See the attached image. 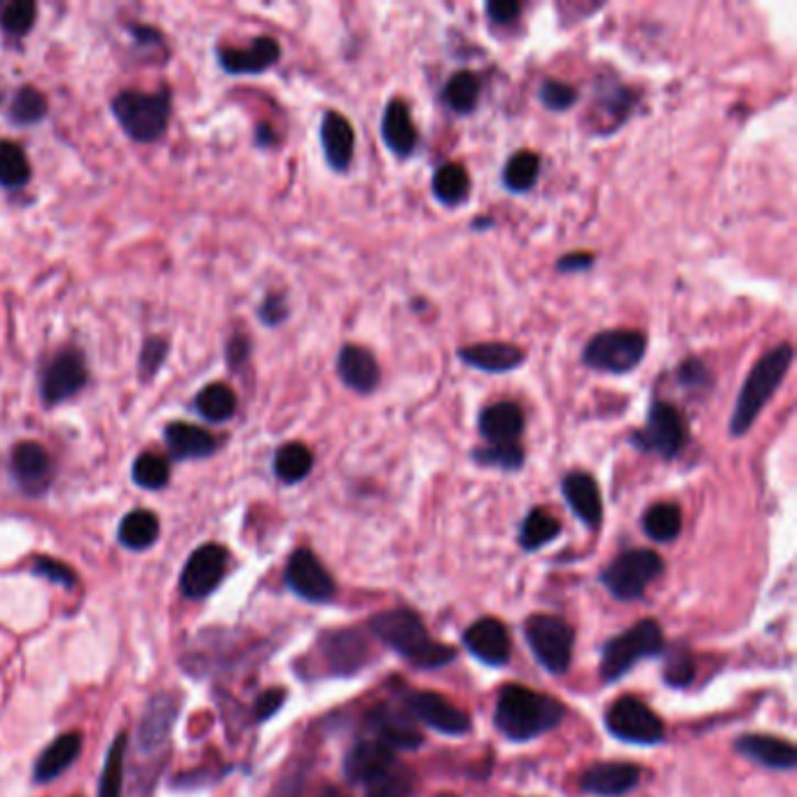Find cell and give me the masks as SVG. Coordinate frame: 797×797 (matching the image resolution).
Listing matches in <instances>:
<instances>
[{
    "instance_id": "obj_44",
    "label": "cell",
    "mask_w": 797,
    "mask_h": 797,
    "mask_svg": "<svg viewBox=\"0 0 797 797\" xmlns=\"http://www.w3.org/2000/svg\"><path fill=\"white\" fill-rule=\"evenodd\" d=\"M132 477L143 489H162L169 485V477H171L169 461L155 452H145L134 461Z\"/></svg>"
},
{
    "instance_id": "obj_7",
    "label": "cell",
    "mask_w": 797,
    "mask_h": 797,
    "mask_svg": "<svg viewBox=\"0 0 797 797\" xmlns=\"http://www.w3.org/2000/svg\"><path fill=\"white\" fill-rule=\"evenodd\" d=\"M664 571V562L653 550H627L620 557L610 562L604 573L601 583L606 589L620 601H634L643 597L653 580H657Z\"/></svg>"
},
{
    "instance_id": "obj_58",
    "label": "cell",
    "mask_w": 797,
    "mask_h": 797,
    "mask_svg": "<svg viewBox=\"0 0 797 797\" xmlns=\"http://www.w3.org/2000/svg\"><path fill=\"white\" fill-rule=\"evenodd\" d=\"M321 797H348V795H344L340 788H332V786H330V788H325V790L321 793Z\"/></svg>"
},
{
    "instance_id": "obj_20",
    "label": "cell",
    "mask_w": 797,
    "mask_h": 797,
    "mask_svg": "<svg viewBox=\"0 0 797 797\" xmlns=\"http://www.w3.org/2000/svg\"><path fill=\"white\" fill-rule=\"evenodd\" d=\"M524 412L517 402H494L479 412L477 431L489 444H512L524 433Z\"/></svg>"
},
{
    "instance_id": "obj_47",
    "label": "cell",
    "mask_w": 797,
    "mask_h": 797,
    "mask_svg": "<svg viewBox=\"0 0 797 797\" xmlns=\"http://www.w3.org/2000/svg\"><path fill=\"white\" fill-rule=\"evenodd\" d=\"M35 14H38V8L31 0H12L3 8V14H0V24L12 35H24L33 29L35 24Z\"/></svg>"
},
{
    "instance_id": "obj_59",
    "label": "cell",
    "mask_w": 797,
    "mask_h": 797,
    "mask_svg": "<svg viewBox=\"0 0 797 797\" xmlns=\"http://www.w3.org/2000/svg\"><path fill=\"white\" fill-rule=\"evenodd\" d=\"M442 797H452V795H442Z\"/></svg>"
},
{
    "instance_id": "obj_40",
    "label": "cell",
    "mask_w": 797,
    "mask_h": 797,
    "mask_svg": "<svg viewBox=\"0 0 797 797\" xmlns=\"http://www.w3.org/2000/svg\"><path fill=\"white\" fill-rule=\"evenodd\" d=\"M683 529V512L676 503H655L643 514V531L657 543H672Z\"/></svg>"
},
{
    "instance_id": "obj_28",
    "label": "cell",
    "mask_w": 797,
    "mask_h": 797,
    "mask_svg": "<svg viewBox=\"0 0 797 797\" xmlns=\"http://www.w3.org/2000/svg\"><path fill=\"white\" fill-rule=\"evenodd\" d=\"M381 139L388 145V151L398 157H410L419 143L417 124L412 120L410 106L400 99L388 101L381 115Z\"/></svg>"
},
{
    "instance_id": "obj_6",
    "label": "cell",
    "mask_w": 797,
    "mask_h": 797,
    "mask_svg": "<svg viewBox=\"0 0 797 797\" xmlns=\"http://www.w3.org/2000/svg\"><path fill=\"white\" fill-rule=\"evenodd\" d=\"M664 634L655 620H641L620 637L610 639L604 645L601 676L604 680H618L643 657H657L664 653Z\"/></svg>"
},
{
    "instance_id": "obj_51",
    "label": "cell",
    "mask_w": 797,
    "mask_h": 797,
    "mask_svg": "<svg viewBox=\"0 0 797 797\" xmlns=\"http://www.w3.org/2000/svg\"><path fill=\"white\" fill-rule=\"evenodd\" d=\"M33 573H35V576H43V578L57 583V585H64V587H73L78 580L76 573H73L66 564H62L57 560H49V557L35 560Z\"/></svg>"
},
{
    "instance_id": "obj_24",
    "label": "cell",
    "mask_w": 797,
    "mask_h": 797,
    "mask_svg": "<svg viewBox=\"0 0 797 797\" xmlns=\"http://www.w3.org/2000/svg\"><path fill=\"white\" fill-rule=\"evenodd\" d=\"M12 475L29 494H41L52 479V458L38 442H22L12 452Z\"/></svg>"
},
{
    "instance_id": "obj_15",
    "label": "cell",
    "mask_w": 797,
    "mask_h": 797,
    "mask_svg": "<svg viewBox=\"0 0 797 797\" xmlns=\"http://www.w3.org/2000/svg\"><path fill=\"white\" fill-rule=\"evenodd\" d=\"M367 730L373 739L381 741L391 751H414L423 744V737L410 713L379 704L367 713Z\"/></svg>"
},
{
    "instance_id": "obj_50",
    "label": "cell",
    "mask_w": 797,
    "mask_h": 797,
    "mask_svg": "<svg viewBox=\"0 0 797 797\" xmlns=\"http://www.w3.org/2000/svg\"><path fill=\"white\" fill-rule=\"evenodd\" d=\"M166 354H169V342L162 340V337H151L145 342L143 346V354H141V363H139V369H141V377L143 379H151L157 375V369L162 367V363L166 361Z\"/></svg>"
},
{
    "instance_id": "obj_12",
    "label": "cell",
    "mask_w": 797,
    "mask_h": 797,
    "mask_svg": "<svg viewBox=\"0 0 797 797\" xmlns=\"http://www.w3.org/2000/svg\"><path fill=\"white\" fill-rule=\"evenodd\" d=\"M87 363L82 351L64 348L54 356L41 377V396L47 405H59L73 396H78L87 384Z\"/></svg>"
},
{
    "instance_id": "obj_32",
    "label": "cell",
    "mask_w": 797,
    "mask_h": 797,
    "mask_svg": "<svg viewBox=\"0 0 797 797\" xmlns=\"http://www.w3.org/2000/svg\"><path fill=\"white\" fill-rule=\"evenodd\" d=\"M176 711H178V701L171 695H157L155 699H151V707L145 711L139 732V741L143 749H155L164 744L166 737L171 732Z\"/></svg>"
},
{
    "instance_id": "obj_5",
    "label": "cell",
    "mask_w": 797,
    "mask_h": 797,
    "mask_svg": "<svg viewBox=\"0 0 797 797\" xmlns=\"http://www.w3.org/2000/svg\"><path fill=\"white\" fill-rule=\"evenodd\" d=\"M647 340L639 330H604L583 348V363L597 373L627 375L645 358Z\"/></svg>"
},
{
    "instance_id": "obj_42",
    "label": "cell",
    "mask_w": 797,
    "mask_h": 797,
    "mask_svg": "<svg viewBox=\"0 0 797 797\" xmlns=\"http://www.w3.org/2000/svg\"><path fill=\"white\" fill-rule=\"evenodd\" d=\"M31 178V164L22 145L0 141V185L8 190L24 188Z\"/></svg>"
},
{
    "instance_id": "obj_19",
    "label": "cell",
    "mask_w": 797,
    "mask_h": 797,
    "mask_svg": "<svg viewBox=\"0 0 797 797\" xmlns=\"http://www.w3.org/2000/svg\"><path fill=\"white\" fill-rule=\"evenodd\" d=\"M337 375L346 388L361 396L375 394V388L381 381V369L373 351H367L358 344L342 346L337 356Z\"/></svg>"
},
{
    "instance_id": "obj_33",
    "label": "cell",
    "mask_w": 797,
    "mask_h": 797,
    "mask_svg": "<svg viewBox=\"0 0 797 797\" xmlns=\"http://www.w3.org/2000/svg\"><path fill=\"white\" fill-rule=\"evenodd\" d=\"M433 195L444 207H458V203L471 197V176L466 166L461 164H442L433 174Z\"/></svg>"
},
{
    "instance_id": "obj_14",
    "label": "cell",
    "mask_w": 797,
    "mask_h": 797,
    "mask_svg": "<svg viewBox=\"0 0 797 797\" xmlns=\"http://www.w3.org/2000/svg\"><path fill=\"white\" fill-rule=\"evenodd\" d=\"M405 707H407V713L417 718L419 722H423V726L433 728L435 732L458 737L471 730L468 713L454 707V704L442 695L421 693V690L410 693L405 697Z\"/></svg>"
},
{
    "instance_id": "obj_34",
    "label": "cell",
    "mask_w": 797,
    "mask_h": 797,
    "mask_svg": "<svg viewBox=\"0 0 797 797\" xmlns=\"http://www.w3.org/2000/svg\"><path fill=\"white\" fill-rule=\"evenodd\" d=\"M118 535L129 550H147L159 535V519L151 510H134L122 519Z\"/></svg>"
},
{
    "instance_id": "obj_29",
    "label": "cell",
    "mask_w": 797,
    "mask_h": 797,
    "mask_svg": "<svg viewBox=\"0 0 797 797\" xmlns=\"http://www.w3.org/2000/svg\"><path fill=\"white\" fill-rule=\"evenodd\" d=\"M394 763H396V753L391 749L384 746L377 739H365L348 751L344 772L348 782L365 786Z\"/></svg>"
},
{
    "instance_id": "obj_9",
    "label": "cell",
    "mask_w": 797,
    "mask_h": 797,
    "mask_svg": "<svg viewBox=\"0 0 797 797\" xmlns=\"http://www.w3.org/2000/svg\"><path fill=\"white\" fill-rule=\"evenodd\" d=\"M527 641L533 657L539 660L550 674H564L573 660V629L554 616H531L527 620Z\"/></svg>"
},
{
    "instance_id": "obj_31",
    "label": "cell",
    "mask_w": 797,
    "mask_h": 797,
    "mask_svg": "<svg viewBox=\"0 0 797 797\" xmlns=\"http://www.w3.org/2000/svg\"><path fill=\"white\" fill-rule=\"evenodd\" d=\"M82 751V734L80 732H68L59 739H54L52 744L43 751V755L35 763V782H52L59 774H64L73 763H76Z\"/></svg>"
},
{
    "instance_id": "obj_41",
    "label": "cell",
    "mask_w": 797,
    "mask_h": 797,
    "mask_svg": "<svg viewBox=\"0 0 797 797\" xmlns=\"http://www.w3.org/2000/svg\"><path fill=\"white\" fill-rule=\"evenodd\" d=\"M539 176H541V157L531 151H519L506 164L503 185L506 190L522 195L539 182Z\"/></svg>"
},
{
    "instance_id": "obj_49",
    "label": "cell",
    "mask_w": 797,
    "mask_h": 797,
    "mask_svg": "<svg viewBox=\"0 0 797 797\" xmlns=\"http://www.w3.org/2000/svg\"><path fill=\"white\" fill-rule=\"evenodd\" d=\"M695 678V662L690 657V653L685 647H674L666 657V669H664V680L674 685V688H685L690 685Z\"/></svg>"
},
{
    "instance_id": "obj_13",
    "label": "cell",
    "mask_w": 797,
    "mask_h": 797,
    "mask_svg": "<svg viewBox=\"0 0 797 797\" xmlns=\"http://www.w3.org/2000/svg\"><path fill=\"white\" fill-rule=\"evenodd\" d=\"M228 560H230L228 550L218 543L197 547L188 564H185L180 576V589L185 591V597L190 599L209 597L222 583V578H225Z\"/></svg>"
},
{
    "instance_id": "obj_17",
    "label": "cell",
    "mask_w": 797,
    "mask_h": 797,
    "mask_svg": "<svg viewBox=\"0 0 797 797\" xmlns=\"http://www.w3.org/2000/svg\"><path fill=\"white\" fill-rule=\"evenodd\" d=\"M281 59V45L276 43L269 35H259L246 49L236 47H220L218 49V62L232 76H257V73H265L272 66L279 64Z\"/></svg>"
},
{
    "instance_id": "obj_52",
    "label": "cell",
    "mask_w": 797,
    "mask_h": 797,
    "mask_svg": "<svg viewBox=\"0 0 797 797\" xmlns=\"http://www.w3.org/2000/svg\"><path fill=\"white\" fill-rule=\"evenodd\" d=\"M711 381V375L707 365H704L701 361L697 358H690L680 363L678 367V384L685 386V388H695V391H699V388H704Z\"/></svg>"
},
{
    "instance_id": "obj_3",
    "label": "cell",
    "mask_w": 797,
    "mask_h": 797,
    "mask_svg": "<svg viewBox=\"0 0 797 797\" xmlns=\"http://www.w3.org/2000/svg\"><path fill=\"white\" fill-rule=\"evenodd\" d=\"M793 358H795L793 346L784 342L767 351V354L753 365L734 402V412L730 419L732 438H741L751 431L755 419L763 414L767 402L774 398L776 388L786 379Z\"/></svg>"
},
{
    "instance_id": "obj_43",
    "label": "cell",
    "mask_w": 797,
    "mask_h": 797,
    "mask_svg": "<svg viewBox=\"0 0 797 797\" xmlns=\"http://www.w3.org/2000/svg\"><path fill=\"white\" fill-rule=\"evenodd\" d=\"M471 458L477 463V466L514 473L524 466L527 456H524L522 444L512 442V444H487V447H477V450H473Z\"/></svg>"
},
{
    "instance_id": "obj_30",
    "label": "cell",
    "mask_w": 797,
    "mask_h": 797,
    "mask_svg": "<svg viewBox=\"0 0 797 797\" xmlns=\"http://www.w3.org/2000/svg\"><path fill=\"white\" fill-rule=\"evenodd\" d=\"M164 440H166V447H169L171 456L178 458V461L207 458V456L218 452V438L215 435L199 429V425L185 423V421H174V423L166 425Z\"/></svg>"
},
{
    "instance_id": "obj_54",
    "label": "cell",
    "mask_w": 797,
    "mask_h": 797,
    "mask_svg": "<svg viewBox=\"0 0 797 797\" xmlns=\"http://www.w3.org/2000/svg\"><path fill=\"white\" fill-rule=\"evenodd\" d=\"M288 319V302L284 295H269V298L259 307V321L265 325H279Z\"/></svg>"
},
{
    "instance_id": "obj_26",
    "label": "cell",
    "mask_w": 797,
    "mask_h": 797,
    "mask_svg": "<svg viewBox=\"0 0 797 797\" xmlns=\"http://www.w3.org/2000/svg\"><path fill=\"white\" fill-rule=\"evenodd\" d=\"M737 751L770 770H795L797 749L786 739L770 734H744L737 739Z\"/></svg>"
},
{
    "instance_id": "obj_37",
    "label": "cell",
    "mask_w": 797,
    "mask_h": 797,
    "mask_svg": "<svg viewBox=\"0 0 797 797\" xmlns=\"http://www.w3.org/2000/svg\"><path fill=\"white\" fill-rule=\"evenodd\" d=\"M479 78L473 70H458L442 89V101L458 115H468L479 101Z\"/></svg>"
},
{
    "instance_id": "obj_21",
    "label": "cell",
    "mask_w": 797,
    "mask_h": 797,
    "mask_svg": "<svg viewBox=\"0 0 797 797\" xmlns=\"http://www.w3.org/2000/svg\"><path fill=\"white\" fill-rule=\"evenodd\" d=\"M562 494L568 508L578 514L583 524H587L589 529H597L601 524L604 500L595 477L583 471H573L562 481Z\"/></svg>"
},
{
    "instance_id": "obj_10",
    "label": "cell",
    "mask_w": 797,
    "mask_h": 797,
    "mask_svg": "<svg viewBox=\"0 0 797 797\" xmlns=\"http://www.w3.org/2000/svg\"><path fill=\"white\" fill-rule=\"evenodd\" d=\"M606 728L627 744L653 746L664 739V722L637 697H620L606 713Z\"/></svg>"
},
{
    "instance_id": "obj_48",
    "label": "cell",
    "mask_w": 797,
    "mask_h": 797,
    "mask_svg": "<svg viewBox=\"0 0 797 797\" xmlns=\"http://www.w3.org/2000/svg\"><path fill=\"white\" fill-rule=\"evenodd\" d=\"M539 99L552 113H564L578 101V89L562 80H545L539 89Z\"/></svg>"
},
{
    "instance_id": "obj_45",
    "label": "cell",
    "mask_w": 797,
    "mask_h": 797,
    "mask_svg": "<svg viewBox=\"0 0 797 797\" xmlns=\"http://www.w3.org/2000/svg\"><path fill=\"white\" fill-rule=\"evenodd\" d=\"M124 753H126V734H120L113 746L108 751L106 767L101 776L99 797H122L124 786Z\"/></svg>"
},
{
    "instance_id": "obj_11",
    "label": "cell",
    "mask_w": 797,
    "mask_h": 797,
    "mask_svg": "<svg viewBox=\"0 0 797 797\" xmlns=\"http://www.w3.org/2000/svg\"><path fill=\"white\" fill-rule=\"evenodd\" d=\"M286 583L300 599L309 604H328L335 599L337 585L332 580L330 571L311 550H295L286 566Z\"/></svg>"
},
{
    "instance_id": "obj_2",
    "label": "cell",
    "mask_w": 797,
    "mask_h": 797,
    "mask_svg": "<svg viewBox=\"0 0 797 797\" xmlns=\"http://www.w3.org/2000/svg\"><path fill=\"white\" fill-rule=\"evenodd\" d=\"M566 709L560 699L533 693L524 685H506L496 701V728L512 741H531L562 722Z\"/></svg>"
},
{
    "instance_id": "obj_56",
    "label": "cell",
    "mask_w": 797,
    "mask_h": 797,
    "mask_svg": "<svg viewBox=\"0 0 797 797\" xmlns=\"http://www.w3.org/2000/svg\"><path fill=\"white\" fill-rule=\"evenodd\" d=\"M591 265H595V255H589V253H571V255H564L560 259L557 269L564 272V274H573V272H585Z\"/></svg>"
},
{
    "instance_id": "obj_16",
    "label": "cell",
    "mask_w": 797,
    "mask_h": 797,
    "mask_svg": "<svg viewBox=\"0 0 797 797\" xmlns=\"http://www.w3.org/2000/svg\"><path fill=\"white\" fill-rule=\"evenodd\" d=\"M463 643H466L473 657L481 660L489 666L508 664L512 653V643L506 624L494 618H481L473 622L466 629V634H463Z\"/></svg>"
},
{
    "instance_id": "obj_4",
    "label": "cell",
    "mask_w": 797,
    "mask_h": 797,
    "mask_svg": "<svg viewBox=\"0 0 797 797\" xmlns=\"http://www.w3.org/2000/svg\"><path fill=\"white\" fill-rule=\"evenodd\" d=\"M113 115L139 143L159 139L171 120V91H122L113 99Z\"/></svg>"
},
{
    "instance_id": "obj_22",
    "label": "cell",
    "mask_w": 797,
    "mask_h": 797,
    "mask_svg": "<svg viewBox=\"0 0 797 797\" xmlns=\"http://www.w3.org/2000/svg\"><path fill=\"white\" fill-rule=\"evenodd\" d=\"M321 145L330 169L344 174L351 162H354V151H356L354 126H351V122L344 115H340L337 110H328L323 115Z\"/></svg>"
},
{
    "instance_id": "obj_39",
    "label": "cell",
    "mask_w": 797,
    "mask_h": 797,
    "mask_svg": "<svg viewBox=\"0 0 797 797\" xmlns=\"http://www.w3.org/2000/svg\"><path fill=\"white\" fill-rule=\"evenodd\" d=\"M560 533H562L560 519H554L543 508H533L522 522V529H519V543H522L524 550L533 552L552 543Z\"/></svg>"
},
{
    "instance_id": "obj_53",
    "label": "cell",
    "mask_w": 797,
    "mask_h": 797,
    "mask_svg": "<svg viewBox=\"0 0 797 797\" xmlns=\"http://www.w3.org/2000/svg\"><path fill=\"white\" fill-rule=\"evenodd\" d=\"M485 10L489 14V20L500 26L517 22V16L522 14V5L514 3V0H489Z\"/></svg>"
},
{
    "instance_id": "obj_38",
    "label": "cell",
    "mask_w": 797,
    "mask_h": 797,
    "mask_svg": "<svg viewBox=\"0 0 797 797\" xmlns=\"http://www.w3.org/2000/svg\"><path fill=\"white\" fill-rule=\"evenodd\" d=\"M195 407H197V412L203 419H209L213 423H222V421H228V419L234 417L236 396H234V391L228 384L215 381V384H209V386L201 388V391L197 394Z\"/></svg>"
},
{
    "instance_id": "obj_55",
    "label": "cell",
    "mask_w": 797,
    "mask_h": 797,
    "mask_svg": "<svg viewBox=\"0 0 797 797\" xmlns=\"http://www.w3.org/2000/svg\"><path fill=\"white\" fill-rule=\"evenodd\" d=\"M284 699H286L284 690H267L265 695H259L255 701V720L263 722V720L272 718L284 707Z\"/></svg>"
},
{
    "instance_id": "obj_46",
    "label": "cell",
    "mask_w": 797,
    "mask_h": 797,
    "mask_svg": "<svg viewBox=\"0 0 797 797\" xmlns=\"http://www.w3.org/2000/svg\"><path fill=\"white\" fill-rule=\"evenodd\" d=\"M47 115V99L43 91L33 87H22L16 91L10 106V120L14 124H35Z\"/></svg>"
},
{
    "instance_id": "obj_35",
    "label": "cell",
    "mask_w": 797,
    "mask_h": 797,
    "mask_svg": "<svg viewBox=\"0 0 797 797\" xmlns=\"http://www.w3.org/2000/svg\"><path fill=\"white\" fill-rule=\"evenodd\" d=\"M313 468V454L302 442H288L274 456V473L286 485H298Z\"/></svg>"
},
{
    "instance_id": "obj_27",
    "label": "cell",
    "mask_w": 797,
    "mask_h": 797,
    "mask_svg": "<svg viewBox=\"0 0 797 797\" xmlns=\"http://www.w3.org/2000/svg\"><path fill=\"white\" fill-rule=\"evenodd\" d=\"M637 106V95L629 87H624L616 76H601L595 82V110L597 118L608 120L606 129H618L632 115Z\"/></svg>"
},
{
    "instance_id": "obj_18",
    "label": "cell",
    "mask_w": 797,
    "mask_h": 797,
    "mask_svg": "<svg viewBox=\"0 0 797 797\" xmlns=\"http://www.w3.org/2000/svg\"><path fill=\"white\" fill-rule=\"evenodd\" d=\"M321 651L332 674L354 676L365 666L367 641L361 629H340V632H330L323 637Z\"/></svg>"
},
{
    "instance_id": "obj_36",
    "label": "cell",
    "mask_w": 797,
    "mask_h": 797,
    "mask_svg": "<svg viewBox=\"0 0 797 797\" xmlns=\"http://www.w3.org/2000/svg\"><path fill=\"white\" fill-rule=\"evenodd\" d=\"M414 788V772L396 760L391 767H386L373 782L365 784V797H412Z\"/></svg>"
},
{
    "instance_id": "obj_57",
    "label": "cell",
    "mask_w": 797,
    "mask_h": 797,
    "mask_svg": "<svg viewBox=\"0 0 797 797\" xmlns=\"http://www.w3.org/2000/svg\"><path fill=\"white\" fill-rule=\"evenodd\" d=\"M248 351H251L248 340H244V335H236V337L228 344V361H230V365L234 367L236 363L246 361V358H248Z\"/></svg>"
},
{
    "instance_id": "obj_25",
    "label": "cell",
    "mask_w": 797,
    "mask_h": 797,
    "mask_svg": "<svg viewBox=\"0 0 797 797\" xmlns=\"http://www.w3.org/2000/svg\"><path fill=\"white\" fill-rule=\"evenodd\" d=\"M456 356L468 367L481 369V373H489V375L512 373V369H517L527 361L522 348L514 344H506V342H485V344L463 346L456 351Z\"/></svg>"
},
{
    "instance_id": "obj_8",
    "label": "cell",
    "mask_w": 797,
    "mask_h": 797,
    "mask_svg": "<svg viewBox=\"0 0 797 797\" xmlns=\"http://www.w3.org/2000/svg\"><path fill=\"white\" fill-rule=\"evenodd\" d=\"M629 442L643 454H657L672 461L688 442V429H685V421L672 402L653 400L647 407L645 425L629 435Z\"/></svg>"
},
{
    "instance_id": "obj_1",
    "label": "cell",
    "mask_w": 797,
    "mask_h": 797,
    "mask_svg": "<svg viewBox=\"0 0 797 797\" xmlns=\"http://www.w3.org/2000/svg\"><path fill=\"white\" fill-rule=\"evenodd\" d=\"M369 632L419 669H438L456 657L454 647L429 637L421 618L410 608L384 610L369 620Z\"/></svg>"
},
{
    "instance_id": "obj_23",
    "label": "cell",
    "mask_w": 797,
    "mask_h": 797,
    "mask_svg": "<svg viewBox=\"0 0 797 797\" xmlns=\"http://www.w3.org/2000/svg\"><path fill=\"white\" fill-rule=\"evenodd\" d=\"M641 772L632 763H599L591 765L583 778L580 788L599 797H620L639 786Z\"/></svg>"
}]
</instances>
